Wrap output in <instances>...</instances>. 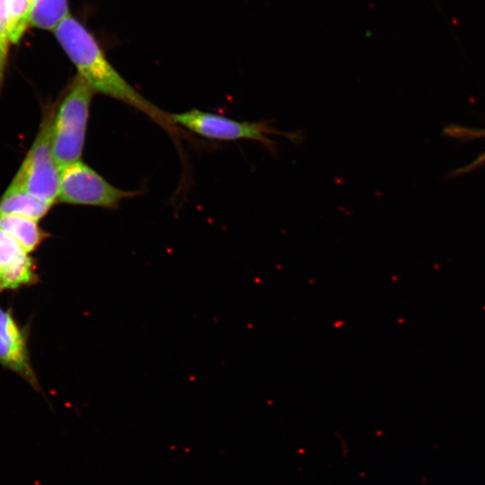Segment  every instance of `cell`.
<instances>
[{
  "label": "cell",
  "instance_id": "obj_10",
  "mask_svg": "<svg viewBox=\"0 0 485 485\" xmlns=\"http://www.w3.org/2000/svg\"><path fill=\"white\" fill-rule=\"evenodd\" d=\"M68 16L67 0H34L30 25L41 30L55 31Z\"/></svg>",
  "mask_w": 485,
  "mask_h": 485
},
{
  "label": "cell",
  "instance_id": "obj_14",
  "mask_svg": "<svg viewBox=\"0 0 485 485\" xmlns=\"http://www.w3.org/2000/svg\"><path fill=\"white\" fill-rule=\"evenodd\" d=\"M32 2H34V0H31Z\"/></svg>",
  "mask_w": 485,
  "mask_h": 485
},
{
  "label": "cell",
  "instance_id": "obj_8",
  "mask_svg": "<svg viewBox=\"0 0 485 485\" xmlns=\"http://www.w3.org/2000/svg\"><path fill=\"white\" fill-rule=\"evenodd\" d=\"M51 207L30 193L9 185L0 198V216L18 215L39 221Z\"/></svg>",
  "mask_w": 485,
  "mask_h": 485
},
{
  "label": "cell",
  "instance_id": "obj_12",
  "mask_svg": "<svg viewBox=\"0 0 485 485\" xmlns=\"http://www.w3.org/2000/svg\"><path fill=\"white\" fill-rule=\"evenodd\" d=\"M444 135L454 137L460 140H474L485 137V128H475L463 127L459 125H449L443 130ZM485 163V151L482 152L475 160L471 163L455 170L453 173L454 176H460L468 173L476 168Z\"/></svg>",
  "mask_w": 485,
  "mask_h": 485
},
{
  "label": "cell",
  "instance_id": "obj_2",
  "mask_svg": "<svg viewBox=\"0 0 485 485\" xmlns=\"http://www.w3.org/2000/svg\"><path fill=\"white\" fill-rule=\"evenodd\" d=\"M94 93L93 88L76 75L56 110L52 127V148L58 167L80 161Z\"/></svg>",
  "mask_w": 485,
  "mask_h": 485
},
{
  "label": "cell",
  "instance_id": "obj_9",
  "mask_svg": "<svg viewBox=\"0 0 485 485\" xmlns=\"http://www.w3.org/2000/svg\"><path fill=\"white\" fill-rule=\"evenodd\" d=\"M0 228L11 235L28 252L34 251L47 238L39 221L18 215L0 216Z\"/></svg>",
  "mask_w": 485,
  "mask_h": 485
},
{
  "label": "cell",
  "instance_id": "obj_1",
  "mask_svg": "<svg viewBox=\"0 0 485 485\" xmlns=\"http://www.w3.org/2000/svg\"><path fill=\"white\" fill-rule=\"evenodd\" d=\"M61 48L82 77L95 93L123 101L146 113L168 130H173L170 115L144 98L113 67L93 35L69 15L54 31Z\"/></svg>",
  "mask_w": 485,
  "mask_h": 485
},
{
  "label": "cell",
  "instance_id": "obj_11",
  "mask_svg": "<svg viewBox=\"0 0 485 485\" xmlns=\"http://www.w3.org/2000/svg\"><path fill=\"white\" fill-rule=\"evenodd\" d=\"M31 0H6L12 44H17L31 23Z\"/></svg>",
  "mask_w": 485,
  "mask_h": 485
},
{
  "label": "cell",
  "instance_id": "obj_4",
  "mask_svg": "<svg viewBox=\"0 0 485 485\" xmlns=\"http://www.w3.org/2000/svg\"><path fill=\"white\" fill-rule=\"evenodd\" d=\"M175 125H180L201 137L221 141L250 139L262 144L270 153H276L277 145L269 136L286 137L293 142H299L300 133L283 132L270 125L269 120L242 122L218 114L190 110L170 114Z\"/></svg>",
  "mask_w": 485,
  "mask_h": 485
},
{
  "label": "cell",
  "instance_id": "obj_5",
  "mask_svg": "<svg viewBox=\"0 0 485 485\" xmlns=\"http://www.w3.org/2000/svg\"><path fill=\"white\" fill-rule=\"evenodd\" d=\"M137 194L114 187L81 161L59 167V202L114 208Z\"/></svg>",
  "mask_w": 485,
  "mask_h": 485
},
{
  "label": "cell",
  "instance_id": "obj_13",
  "mask_svg": "<svg viewBox=\"0 0 485 485\" xmlns=\"http://www.w3.org/2000/svg\"><path fill=\"white\" fill-rule=\"evenodd\" d=\"M11 44L6 0H0V89L4 78Z\"/></svg>",
  "mask_w": 485,
  "mask_h": 485
},
{
  "label": "cell",
  "instance_id": "obj_3",
  "mask_svg": "<svg viewBox=\"0 0 485 485\" xmlns=\"http://www.w3.org/2000/svg\"><path fill=\"white\" fill-rule=\"evenodd\" d=\"M55 113V108L47 107L32 146L10 183L52 206L59 190V167L52 148Z\"/></svg>",
  "mask_w": 485,
  "mask_h": 485
},
{
  "label": "cell",
  "instance_id": "obj_6",
  "mask_svg": "<svg viewBox=\"0 0 485 485\" xmlns=\"http://www.w3.org/2000/svg\"><path fill=\"white\" fill-rule=\"evenodd\" d=\"M0 363L43 394L31 365L27 340L10 311L0 307Z\"/></svg>",
  "mask_w": 485,
  "mask_h": 485
},
{
  "label": "cell",
  "instance_id": "obj_7",
  "mask_svg": "<svg viewBox=\"0 0 485 485\" xmlns=\"http://www.w3.org/2000/svg\"><path fill=\"white\" fill-rule=\"evenodd\" d=\"M37 280L33 259L0 228V292L31 285Z\"/></svg>",
  "mask_w": 485,
  "mask_h": 485
}]
</instances>
